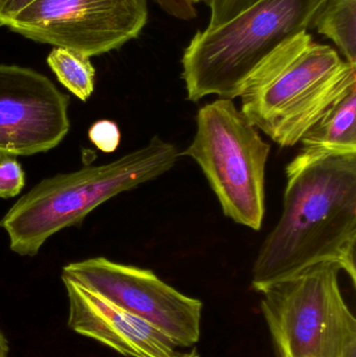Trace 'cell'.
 I'll return each mask as SVG.
<instances>
[{
	"instance_id": "cell-1",
	"label": "cell",
	"mask_w": 356,
	"mask_h": 357,
	"mask_svg": "<svg viewBox=\"0 0 356 357\" xmlns=\"http://www.w3.org/2000/svg\"><path fill=\"white\" fill-rule=\"evenodd\" d=\"M281 218L252 270L257 291L316 264H336L356 283V154L300 151L286 165Z\"/></svg>"
},
{
	"instance_id": "cell-2",
	"label": "cell",
	"mask_w": 356,
	"mask_h": 357,
	"mask_svg": "<svg viewBox=\"0 0 356 357\" xmlns=\"http://www.w3.org/2000/svg\"><path fill=\"white\" fill-rule=\"evenodd\" d=\"M356 87V66L302 31L265 56L240 98L247 119L281 148H291Z\"/></svg>"
},
{
	"instance_id": "cell-3",
	"label": "cell",
	"mask_w": 356,
	"mask_h": 357,
	"mask_svg": "<svg viewBox=\"0 0 356 357\" xmlns=\"http://www.w3.org/2000/svg\"><path fill=\"white\" fill-rule=\"evenodd\" d=\"M181 153L154 136L146 146L113 162L44 178L0 220L13 252L36 256L49 237L79 226L96 207L171 171Z\"/></svg>"
},
{
	"instance_id": "cell-4",
	"label": "cell",
	"mask_w": 356,
	"mask_h": 357,
	"mask_svg": "<svg viewBox=\"0 0 356 357\" xmlns=\"http://www.w3.org/2000/svg\"><path fill=\"white\" fill-rule=\"evenodd\" d=\"M327 0H258L234 18L196 31L182 56L186 98H240L251 73L280 44L309 29Z\"/></svg>"
},
{
	"instance_id": "cell-5",
	"label": "cell",
	"mask_w": 356,
	"mask_h": 357,
	"mask_svg": "<svg viewBox=\"0 0 356 357\" xmlns=\"http://www.w3.org/2000/svg\"><path fill=\"white\" fill-rule=\"evenodd\" d=\"M270 151L233 100L217 98L199 110L194 139L181 156L200 167L226 218L259 231L265 213Z\"/></svg>"
},
{
	"instance_id": "cell-6",
	"label": "cell",
	"mask_w": 356,
	"mask_h": 357,
	"mask_svg": "<svg viewBox=\"0 0 356 357\" xmlns=\"http://www.w3.org/2000/svg\"><path fill=\"white\" fill-rule=\"evenodd\" d=\"M336 264H316L261 291V312L277 357H343L356 320Z\"/></svg>"
},
{
	"instance_id": "cell-7",
	"label": "cell",
	"mask_w": 356,
	"mask_h": 357,
	"mask_svg": "<svg viewBox=\"0 0 356 357\" xmlns=\"http://www.w3.org/2000/svg\"><path fill=\"white\" fill-rule=\"evenodd\" d=\"M148 18V0H36L6 27L38 43L91 58L137 38Z\"/></svg>"
},
{
	"instance_id": "cell-8",
	"label": "cell",
	"mask_w": 356,
	"mask_h": 357,
	"mask_svg": "<svg viewBox=\"0 0 356 357\" xmlns=\"http://www.w3.org/2000/svg\"><path fill=\"white\" fill-rule=\"evenodd\" d=\"M62 276L146 321L176 347L200 340L202 302L180 293L153 271L95 257L67 264Z\"/></svg>"
},
{
	"instance_id": "cell-9",
	"label": "cell",
	"mask_w": 356,
	"mask_h": 357,
	"mask_svg": "<svg viewBox=\"0 0 356 357\" xmlns=\"http://www.w3.org/2000/svg\"><path fill=\"white\" fill-rule=\"evenodd\" d=\"M69 96L45 75L0 65V155L31 156L61 144L70 129Z\"/></svg>"
},
{
	"instance_id": "cell-10",
	"label": "cell",
	"mask_w": 356,
	"mask_h": 357,
	"mask_svg": "<svg viewBox=\"0 0 356 357\" xmlns=\"http://www.w3.org/2000/svg\"><path fill=\"white\" fill-rule=\"evenodd\" d=\"M69 300L68 326L131 357H173V342L158 329L62 276Z\"/></svg>"
},
{
	"instance_id": "cell-11",
	"label": "cell",
	"mask_w": 356,
	"mask_h": 357,
	"mask_svg": "<svg viewBox=\"0 0 356 357\" xmlns=\"http://www.w3.org/2000/svg\"><path fill=\"white\" fill-rule=\"evenodd\" d=\"M300 144L303 152L356 154V87L320 119Z\"/></svg>"
},
{
	"instance_id": "cell-12",
	"label": "cell",
	"mask_w": 356,
	"mask_h": 357,
	"mask_svg": "<svg viewBox=\"0 0 356 357\" xmlns=\"http://www.w3.org/2000/svg\"><path fill=\"white\" fill-rule=\"evenodd\" d=\"M315 27L356 66V0H327L314 22Z\"/></svg>"
},
{
	"instance_id": "cell-13",
	"label": "cell",
	"mask_w": 356,
	"mask_h": 357,
	"mask_svg": "<svg viewBox=\"0 0 356 357\" xmlns=\"http://www.w3.org/2000/svg\"><path fill=\"white\" fill-rule=\"evenodd\" d=\"M47 64L58 81L82 102H87L95 86V68L90 56L66 48L54 47Z\"/></svg>"
},
{
	"instance_id": "cell-14",
	"label": "cell",
	"mask_w": 356,
	"mask_h": 357,
	"mask_svg": "<svg viewBox=\"0 0 356 357\" xmlns=\"http://www.w3.org/2000/svg\"><path fill=\"white\" fill-rule=\"evenodd\" d=\"M25 187V173L17 157L0 155V199L20 195Z\"/></svg>"
},
{
	"instance_id": "cell-15",
	"label": "cell",
	"mask_w": 356,
	"mask_h": 357,
	"mask_svg": "<svg viewBox=\"0 0 356 357\" xmlns=\"http://www.w3.org/2000/svg\"><path fill=\"white\" fill-rule=\"evenodd\" d=\"M90 142L106 154L115 152L121 144V131L112 121L102 119L95 121L88 132Z\"/></svg>"
},
{
	"instance_id": "cell-16",
	"label": "cell",
	"mask_w": 356,
	"mask_h": 357,
	"mask_svg": "<svg viewBox=\"0 0 356 357\" xmlns=\"http://www.w3.org/2000/svg\"><path fill=\"white\" fill-rule=\"evenodd\" d=\"M258 0H208L210 20L208 26H217L234 18Z\"/></svg>"
},
{
	"instance_id": "cell-17",
	"label": "cell",
	"mask_w": 356,
	"mask_h": 357,
	"mask_svg": "<svg viewBox=\"0 0 356 357\" xmlns=\"http://www.w3.org/2000/svg\"><path fill=\"white\" fill-rule=\"evenodd\" d=\"M169 16L180 20H192L198 15L194 0H153Z\"/></svg>"
},
{
	"instance_id": "cell-18",
	"label": "cell",
	"mask_w": 356,
	"mask_h": 357,
	"mask_svg": "<svg viewBox=\"0 0 356 357\" xmlns=\"http://www.w3.org/2000/svg\"><path fill=\"white\" fill-rule=\"evenodd\" d=\"M36 0H0V26L3 27L17 14L31 6Z\"/></svg>"
},
{
	"instance_id": "cell-19",
	"label": "cell",
	"mask_w": 356,
	"mask_h": 357,
	"mask_svg": "<svg viewBox=\"0 0 356 357\" xmlns=\"http://www.w3.org/2000/svg\"><path fill=\"white\" fill-rule=\"evenodd\" d=\"M8 354H10V346H8V340L0 331V357H8Z\"/></svg>"
},
{
	"instance_id": "cell-20",
	"label": "cell",
	"mask_w": 356,
	"mask_h": 357,
	"mask_svg": "<svg viewBox=\"0 0 356 357\" xmlns=\"http://www.w3.org/2000/svg\"><path fill=\"white\" fill-rule=\"evenodd\" d=\"M343 357H356V339H353L345 350Z\"/></svg>"
},
{
	"instance_id": "cell-21",
	"label": "cell",
	"mask_w": 356,
	"mask_h": 357,
	"mask_svg": "<svg viewBox=\"0 0 356 357\" xmlns=\"http://www.w3.org/2000/svg\"><path fill=\"white\" fill-rule=\"evenodd\" d=\"M173 357H200L198 354V350L194 348L192 351L185 352V354H180V352H176L175 356Z\"/></svg>"
},
{
	"instance_id": "cell-22",
	"label": "cell",
	"mask_w": 356,
	"mask_h": 357,
	"mask_svg": "<svg viewBox=\"0 0 356 357\" xmlns=\"http://www.w3.org/2000/svg\"><path fill=\"white\" fill-rule=\"evenodd\" d=\"M194 1H196V3H199V2H201V1H208V0H194Z\"/></svg>"
}]
</instances>
